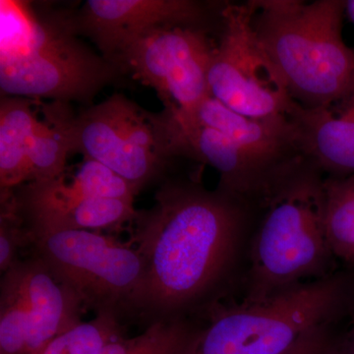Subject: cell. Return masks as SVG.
<instances>
[{
    "label": "cell",
    "mask_w": 354,
    "mask_h": 354,
    "mask_svg": "<svg viewBox=\"0 0 354 354\" xmlns=\"http://www.w3.org/2000/svg\"><path fill=\"white\" fill-rule=\"evenodd\" d=\"M246 202L194 180L165 178L133 221L145 264L135 321L149 327L215 304L241 249Z\"/></svg>",
    "instance_id": "1"
},
{
    "label": "cell",
    "mask_w": 354,
    "mask_h": 354,
    "mask_svg": "<svg viewBox=\"0 0 354 354\" xmlns=\"http://www.w3.org/2000/svg\"><path fill=\"white\" fill-rule=\"evenodd\" d=\"M0 88L4 97L88 102L121 73L77 39L70 14L41 16L0 1Z\"/></svg>",
    "instance_id": "2"
},
{
    "label": "cell",
    "mask_w": 354,
    "mask_h": 354,
    "mask_svg": "<svg viewBox=\"0 0 354 354\" xmlns=\"http://www.w3.org/2000/svg\"><path fill=\"white\" fill-rule=\"evenodd\" d=\"M259 201L265 212L251 246L244 304L328 276L333 256L326 234L322 172L304 158L281 171Z\"/></svg>",
    "instance_id": "3"
},
{
    "label": "cell",
    "mask_w": 354,
    "mask_h": 354,
    "mask_svg": "<svg viewBox=\"0 0 354 354\" xmlns=\"http://www.w3.org/2000/svg\"><path fill=\"white\" fill-rule=\"evenodd\" d=\"M253 4L255 31L299 106L326 108L354 94V50L342 39L346 1Z\"/></svg>",
    "instance_id": "4"
},
{
    "label": "cell",
    "mask_w": 354,
    "mask_h": 354,
    "mask_svg": "<svg viewBox=\"0 0 354 354\" xmlns=\"http://www.w3.org/2000/svg\"><path fill=\"white\" fill-rule=\"evenodd\" d=\"M339 276L306 281L260 302L216 313L189 354H283L308 330L329 324L346 304Z\"/></svg>",
    "instance_id": "5"
},
{
    "label": "cell",
    "mask_w": 354,
    "mask_h": 354,
    "mask_svg": "<svg viewBox=\"0 0 354 354\" xmlns=\"http://www.w3.org/2000/svg\"><path fill=\"white\" fill-rule=\"evenodd\" d=\"M46 114L64 133L71 153L106 165L137 194L162 183L176 158L158 113L144 111L125 95L114 94L76 115L64 102H55Z\"/></svg>",
    "instance_id": "6"
},
{
    "label": "cell",
    "mask_w": 354,
    "mask_h": 354,
    "mask_svg": "<svg viewBox=\"0 0 354 354\" xmlns=\"http://www.w3.org/2000/svg\"><path fill=\"white\" fill-rule=\"evenodd\" d=\"M30 254L39 258L86 311L135 321L145 264L132 242L93 230H64L30 235Z\"/></svg>",
    "instance_id": "7"
},
{
    "label": "cell",
    "mask_w": 354,
    "mask_h": 354,
    "mask_svg": "<svg viewBox=\"0 0 354 354\" xmlns=\"http://www.w3.org/2000/svg\"><path fill=\"white\" fill-rule=\"evenodd\" d=\"M254 4L221 9V38L209 64V95L253 118H290L299 104L268 55L253 24Z\"/></svg>",
    "instance_id": "8"
},
{
    "label": "cell",
    "mask_w": 354,
    "mask_h": 354,
    "mask_svg": "<svg viewBox=\"0 0 354 354\" xmlns=\"http://www.w3.org/2000/svg\"><path fill=\"white\" fill-rule=\"evenodd\" d=\"M86 310L71 290L30 254L2 274L0 354H37L82 323Z\"/></svg>",
    "instance_id": "9"
},
{
    "label": "cell",
    "mask_w": 354,
    "mask_h": 354,
    "mask_svg": "<svg viewBox=\"0 0 354 354\" xmlns=\"http://www.w3.org/2000/svg\"><path fill=\"white\" fill-rule=\"evenodd\" d=\"M215 46L200 28H157L125 44L113 64L155 88L165 109L190 113L211 97L208 73Z\"/></svg>",
    "instance_id": "10"
},
{
    "label": "cell",
    "mask_w": 354,
    "mask_h": 354,
    "mask_svg": "<svg viewBox=\"0 0 354 354\" xmlns=\"http://www.w3.org/2000/svg\"><path fill=\"white\" fill-rule=\"evenodd\" d=\"M208 12L193 0H88L70 19L76 34L91 38L113 64L121 48L137 37L162 27L204 29Z\"/></svg>",
    "instance_id": "11"
},
{
    "label": "cell",
    "mask_w": 354,
    "mask_h": 354,
    "mask_svg": "<svg viewBox=\"0 0 354 354\" xmlns=\"http://www.w3.org/2000/svg\"><path fill=\"white\" fill-rule=\"evenodd\" d=\"M160 116L174 155L211 165L220 174L218 189L242 201L259 200L288 167L279 171L272 169L218 130L176 111L164 109Z\"/></svg>",
    "instance_id": "12"
},
{
    "label": "cell",
    "mask_w": 354,
    "mask_h": 354,
    "mask_svg": "<svg viewBox=\"0 0 354 354\" xmlns=\"http://www.w3.org/2000/svg\"><path fill=\"white\" fill-rule=\"evenodd\" d=\"M176 113L218 130L272 169L279 171L304 158L298 150L290 118H249L235 113L212 97H207L192 113Z\"/></svg>",
    "instance_id": "13"
},
{
    "label": "cell",
    "mask_w": 354,
    "mask_h": 354,
    "mask_svg": "<svg viewBox=\"0 0 354 354\" xmlns=\"http://www.w3.org/2000/svg\"><path fill=\"white\" fill-rule=\"evenodd\" d=\"M290 121L306 162L332 176L354 174V94L326 108L298 106Z\"/></svg>",
    "instance_id": "14"
},
{
    "label": "cell",
    "mask_w": 354,
    "mask_h": 354,
    "mask_svg": "<svg viewBox=\"0 0 354 354\" xmlns=\"http://www.w3.org/2000/svg\"><path fill=\"white\" fill-rule=\"evenodd\" d=\"M134 188L122 177L95 160L85 158L75 174L23 184L3 195L16 211L64 206L92 198L134 202Z\"/></svg>",
    "instance_id": "15"
},
{
    "label": "cell",
    "mask_w": 354,
    "mask_h": 354,
    "mask_svg": "<svg viewBox=\"0 0 354 354\" xmlns=\"http://www.w3.org/2000/svg\"><path fill=\"white\" fill-rule=\"evenodd\" d=\"M12 209L30 235L64 230H118L125 223H132L137 215L134 202L109 198H92L64 206L26 211Z\"/></svg>",
    "instance_id": "16"
},
{
    "label": "cell",
    "mask_w": 354,
    "mask_h": 354,
    "mask_svg": "<svg viewBox=\"0 0 354 354\" xmlns=\"http://www.w3.org/2000/svg\"><path fill=\"white\" fill-rule=\"evenodd\" d=\"M27 97H2L0 102V188L1 194L28 183L25 139L36 120Z\"/></svg>",
    "instance_id": "17"
},
{
    "label": "cell",
    "mask_w": 354,
    "mask_h": 354,
    "mask_svg": "<svg viewBox=\"0 0 354 354\" xmlns=\"http://www.w3.org/2000/svg\"><path fill=\"white\" fill-rule=\"evenodd\" d=\"M201 330L189 319L162 321L137 337L109 342L95 354H189Z\"/></svg>",
    "instance_id": "18"
},
{
    "label": "cell",
    "mask_w": 354,
    "mask_h": 354,
    "mask_svg": "<svg viewBox=\"0 0 354 354\" xmlns=\"http://www.w3.org/2000/svg\"><path fill=\"white\" fill-rule=\"evenodd\" d=\"M325 227L330 252L354 263V174L324 179Z\"/></svg>",
    "instance_id": "19"
},
{
    "label": "cell",
    "mask_w": 354,
    "mask_h": 354,
    "mask_svg": "<svg viewBox=\"0 0 354 354\" xmlns=\"http://www.w3.org/2000/svg\"><path fill=\"white\" fill-rule=\"evenodd\" d=\"M124 335L125 324L111 316L95 315L57 335L37 354H95Z\"/></svg>",
    "instance_id": "20"
},
{
    "label": "cell",
    "mask_w": 354,
    "mask_h": 354,
    "mask_svg": "<svg viewBox=\"0 0 354 354\" xmlns=\"http://www.w3.org/2000/svg\"><path fill=\"white\" fill-rule=\"evenodd\" d=\"M30 237L10 205L1 203L0 216V271L4 274L18 261L20 252L29 248Z\"/></svg>",
    "instance_id": "21"
},
{
    "label": "cell",
    "mask_w": 354,
    "mask_h": 354,
    "mask_svg": "<svg viewBox=\"0 0 354 354\" xmlns=\"http://www.w3.org/2000/svg\"><path fill=\"white\" fill-rule=\"evenodd\" d=\"M283 354H337V344L329 332V324L318 326L305 333Z\"/></svg>",
    "instance_id": "22"
},
{
    "label": "cell",
    "mask_w": 354,
    "mask_h": 354,
    "mask_svg": "<svg viewBox=\"0 0 354 354\" xmlns=\"http://www.w3.org/2000/svg\"><path fill=\"white\" fill-rule=\"evenodd\" d=\"M337 354H354V330L349 333L342 344H337Z\"/></svg>",
    "instance_id": "23"
},
{
    "label": "cell",
    "mask_w": 354,
    "mask_h": 354,
    "mask_svg": "<svg viewBox=\"0 0 354 354\" xmlns=\"http://www.w3.org/2000/svg\"><path fill=\"white\" fill-rule=\"evenodd\" d=\"M346 11L348 17L354 23V0H348L346 1Z\"/></svg>",
    "instance_id": "24"
}]
</instances>
